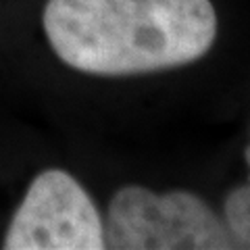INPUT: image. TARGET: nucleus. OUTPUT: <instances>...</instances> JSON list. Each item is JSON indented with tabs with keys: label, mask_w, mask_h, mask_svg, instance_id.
Here are the masks:
<instances>
[{
	"label": "nucleus",
	"mask_w": 250,
	"mask_h": 250,
	"mask_svg": "<svg viewBox=\"0 0 250 250\" xmlns=\"http://www.w3.org/2000/svg\"><path fill=\"white\" fill-rule=\"evenodd\" d=\"M54 54L90 75H140L202 59L217 38L210 0H48Z\"/></svg>",
	"instance_id": "nucleus-1"
},
{
	"label": "nucleus",
	"mask_w": 250,
	"mask_h": 250,
	"mask_svg": "<svg viewBox=\"0 0 250 250\" xmlns=\"http://www.w3.org/2000/svg\"><path fill=\"white\" fill-rule=\"evenodd\" d=\"M113 250H223L236 248L225 221L186 190L156 194L142 186L115 192L104 225Z\"/></svg>",
	"instance_id": "nucleus-2"
},
{
	"label": "nucleus",
	"mask_w": 250,
	"mask_h": 250,
	"mask_svg": "<svg viewBox=\"0 0 250 250\" xmlns=\"http://www.w3.org/2000/svg\"><path fill=\"white\" fill-rule=\"evenodd\" d=\"M6 250H103L104 223L77 179L62 169L34 177L4 233Z\"/></svg>",
	"instance_id": "nucleus-3"
},
{
	"label": "nucleus",
	"mask_w": 250,
	"mask_h": 250,
	"mask_svg": "<svg viewBox=\"0 0 250 250\" xmlns=\"http://www.w3.org/2000/svg\"><path fill=\"white\" fill-rule=\"evenodd\" d=\"M225 225L236 248H250V184L236 188L223 205Z\"/></svg>",
	"instance_id": "nucleus-4"
},
{
	"label": "nucleus",
	"mask_w": 250,
	"mask_h": 250,
	"mask_svg": "<svg viewBox=\"0 0 250 250\" xmlns=\"http://www.w3.org/2000/svg\"><path fill=\"white\" fill-rule=\"evenodd\" d=\"M244 159H246V165L250 167V144L246 146V150H244ZM248 184H250V175H248Z\"/></svg>",
	"instance_id": "nucleus-5"
}]
</instances>
